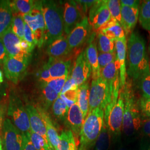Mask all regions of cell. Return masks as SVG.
<instances>
[{
	"instance_id": "c3c4849f",
	"label": "cell",
	"mask_w": 150,
	"mask_h": 150,
	"mask_svg": "<svg viewBox=\"0 0 150 150\" xmlns=\"http://www.w3.org/2000/svg\"><path fill=\"white\" fill-rule=\"evenodd\" d=\"M22 134L23 139V150H37L26 134L25 133Z\"/></svg>"
},
{
	"instance_id": "603a6c76",
	"label": "cell",
	"mask_w": 150,
	"mask_h": 150,
	"mask_svg": "<svg viewBox=\"0 0 150 150\" xmlns=\"http://www.w3.org/2000/svg\"><path fill=\"white\" fill-rule=\"evenodd\" d=\"M70 51L67 38L64 35L49 45L46 50L50 57L54 59L64 56Z\"/></svg>"
},
{
	"instance_id": "7a4b0ae2",
	"label": "cell",
	"mask_w": 150,
	"mask_h": 150,
	"mask_svg": "<svg viewBox=\"0 0 150 150\" xmlns=\"http://www.w3.org/2000/svg\"><path fill=\"white\" fill-rule=\"evenodd\" d=\"M129 69L127 74L137 81L140 75L150 64L144 38L137 32H132L128 41Z\"/></svg>"
},
{
	"instance_id": "60d3db41",
	"label": "cell",
	"mask_w": 150,
	"mask_h": 150,
	"mask_svg": "<svg viewBox=\"0 0 150 150\" xmlns=\"http://www.w3.org/2000/svg\"><path fill=\"white\" fill-rule=\"evenodd\" d=\"M69 75H65L63 77L52 79L50 82L47 83L48 86L52 88L56 92H57L60 95L62 88L64 87V83L68 78Z\"/></svg>"
},
{
	"instance_id": "11a10c76",
	"label": "cell",
	"mask_w": 150,
	"mask_h": 150,
	"mask_svg": "<svg viewBox=\"0 0 150 150\" xmlns=\"http://www.w3.org/2000/svg\"><path fill=\"white\" fill-rule=\"evenodd\" d=\"M0 150H3V146H2V138L1 135L0 134Z\"/></svg>"
},
{
	"instance_id": "ee69618b",
	"label": "cell",
	"mask_w": 150,
	"mask_h": 150,
	"mask_svg": "<svg viewBox=\"0 0 150 150\" xmlns=\"http://www.w3.org/2000/svg\"><path fill=\"white\" fill-rule=\"evenodd\" d=\"M79 87L76 83L75 81L71 77V76L69 75L68 78L64 83L62 90L60 94L64 93V92H66V91H69V90L77 89L79 88Z\"/></svg>"
},
{
	"instance_id": "4dcf8cb0",
	"label": "cell",
	"mask_w": 150,
	"mask_h": 150,
	"mask_svg": "<svg viewBox=\"0 0 150 150\" xmlns=\"http://www.w3.org/2000/svg\"><path fill=\"white\" fill-rule=\"evenodd\" d=\"M139 20L142 27L150 32V0L142 1L139 6Z\"/></svg>"
},
{
	"instance_id": "db71d44e",
	"label": "cell",
	"mask_w": 150,
	"mask_h": 150,
	"mask_svg": "<svg viewBox=\"0 0 150 150\" xmlns=\"http://www.w3.org/2000/svg\"><path fill=\"white\" fill-rule=\"evenodd\" d=\"M4 81V77H3V74L1 71L0 70V85Z\"/></svg>"
},
{
	"instance_id": "b9f144b4",
	"label": "cell",
	"mask_w": 150,
	"mask_h": 150,
	"mask_svg": "<svg viewBox=\"0 0 150 150\" xmlns=\"http://www.w3.org/2000/svg\"><path fill=\"white\" fill-rule=\"evenodd\" d=\"M38 78L40 79V83H47L48 82L52 80L50 72L48 63H46L43 65V67L40 71Z\"/></svg>"
},
{
	"instance_id": "f546056e",
	"label": "cell",
	"mask_w": 150,
	"mask_h": 150,
	"mask_svg": "<svg viewBox=\"0 0 150 150\" xmlns=\"http://www.w3.org/2000/svg\"><path fill=\"white\" fill-rule=\"evenodd\" d=\"M57 150H77L75 137L70 129L64 130L59 135Z\"/></svg>"
},
{
	"instance_id": "816d5d0a",
	"label": "cell",
	"mask_w": 150,
	"mask_h": 150,
	"mask_svg": "<svg viewBox=\"0 0 150 150\" xmlns=\"http://www.w3.org/2000/svg\"><path fill=\"white\" fill-rule=\"evenodd\" d=\"M142 127L144 134L150 137V118H149L144 121Z\"/></svg>"
},
{
	"instance_id": "9a60e30c",
	"label": "cell",
	"mask_w": 150,
	"mask_h": 150,
	"mask_svg": "<svg viewBox=\"0 0 150 150\" xmlns=\"http://www.w3.org/2000/svg\"><path fill=\"white\" fill-rule=\"evenodd\" d=\"M91 74V66L87 59L85 50L77 57L71 76L79 87L87 82Z\"/></svg>"
},
{
	"instance_id": "ac0fdd59",
	"label": "cell",
	"mask_w": 150,
	"mask_h": 150,
	"mask_svg": "<svg viewBox=\"0 0 150 150\" xmlns=\"http://www.w3.org/2000/svg\"><path fill=\"white\" fill-rule=\"evenodd\" d=\"M84 121L82 113L77 102L69 108L64 122L73 133L75 139L77 141L80 137L81 131Z\"/></svg>"
},
{
	"instance_id": "52a82bcc",
	"label": "cell",
	"mask_w": 150,
	"mask_h": 150,
	"mask_svg": "<svg viewBox=\"0 0 150 150\" xmlns=\"http://www.w3.org/2000/svg\"><path fill=\"white\" fill-rule=\"evenodd\" d=\"M101 76L106 82L111 97V104L108 110L105 112V117L115 105L120 92L121 83L120 77V67L117 58L101 70Z\"/></svg>"
},
{
	"instance_id": "d4e9b609",
	"label": "cell",
	"mask_w": 150,
	"mask_h": 150,
	"mask_svg": "<svg viewBox=\"0 0 150 150\" xmlns=\"http://www.w3.org/2000/svg\"><path fill=\"white\" fill-rule=\"evenodd\" d=\"M12 17L10 1H0V38L11 27Z\"/></svg>"
},
{
	"instance_id": "9c48e42d",
	"label": "cell",
	"mask_w": 150,
	"mask_h": 150,
	"mask_svg": "<svg viewBox=\"0 0 150 150\" xmlns=\"http://www.w3.org/2000/svg\"><path fill=\"white\" fill-rule=\"evenodd\" d=\"M1 132L3 150H23V134L10 118L4 120Z\"/></svg>"
},
{
	"instance_id": "91938a15",
	"label": "cell",
	"mask_w": 150,
	"mask_h": 150,
	"mask_svg": "<svg viewBox=\"0 0 150 150\" xmlns=\"http://www.w3.org/2000/svg\"><path fill=\"white\" fill-rule=\"evenodd\" d=\"M149 150H150V148L149 149Z\"/></svg>"
},
{
	"instance_id": "8992f818",
	"label": "cell",
	"mask_w": 150,
	"mask_h": 150,
	"mask_svg": "<svg viewBox=\"0 0 150 150\" xmlns=\"http://www.w3.org/2000/svg\"><path fill=\"white\" fill-rule=\"evenodd\" d=\"M7 115L12 122L22 133H27L31 131L26 106L20 97L14 92H11L9 96Z\"/></svg>"
},
{
	"instance_id": "7bdbcfd3",
	"label": "cell",
	"mask_w": 150,
	"mask_h": 150,
	"mask_svg": "<svg viewBox=\"0 0 150 150\" xmlns=\"http://www.w3.org/2000/svg\"><path fill=\"white\" fill-rule=\"evenodd\" d=\"M23 39L26 40L28 43L32 45L33 46L35 47L37 45V42L35 40L34 35L32 32L31 28L25 22V30H24V38Z\"/></svg>"
},
{
	"instance_id": "5bb4252c",
	"label": "cell",
	"mask_w": 150,
	"mask_h": 150,
	"mask_svg": "<svg viewBox=\"0 0 150 150\" xmlns=\"http://www.w3.org/2000/svg\"><path fill=\"white\" fill-rule=\"evenodd\" d=\"M91 28L88 17L85 16L67 37L70 50L77 48L85 42L89 37Z\"/></svg>"
},
{
	"instance_id": "83f0119b",
	"label": "cell",
	"mask_w": 150,
	"mask_h": 150,
	"mask_svg": "<svg viewBox=\"0 0 150 150\" xmlns=\"http://www.w3.org/2000/svg\"><path fill=\"white\" fill-rule=\"evenodd\" d=\"M35 4L36 1L32 0H15L10 1L12 13L23 16L32 11Z\"/></svg>"
},
{
	"instance_id": "484cf974",
	"label": "cell",
	"mask_w": 150,
	"mask_h": 150,
	"mask_svg": "<svg viewBox=\"0 0 150 150\" xmlns=\"http://www.w3.org/2000/svg\"><path fill=\"white\" fill-rule=\"evenodd\" d=\"M47 63L52 79L69 75L71 65L70 61L55 60L54 59L50 57Z\"/></svg>"
},
{
	"instance_id": "7402d4cb",
	"label": "cell",
	"mask_w": 150,
	"mask_h": 150,
	"mask_svg": "<svg viewBox=\"0 0 150 150\" xmlns=\"http://www.w3.org/2000/svg\"><path fill=\"white\" fill-rule=\"evenodd\" d=\"M37 108L43 118L50 144L54 147V150H57L59 143V135L57 132V129L54 126L52 119L48 115L47 111L41 107H38Z\"/></svg>"
},
{
	"instance_id": "ffe728a7",
	"label": "cell",
	"mask_w": 150,
	"mask_h": 150,
	"mask_svg": "<svg viewBox=\"0 0 150 150\" xmlns=\"http://www.w3.org/2000/svg\"><path fill=\"white\" fill-rule=\"evenodd\" d=\"M116 58L120 67V77L121 87H122L126 82V57L127 48L126 38L117 40L115 42Z\"/></svg>"
},
{
	"instance_id": "6f0895ef",
	"label": "cell",
	"mask_w": 150,
	"mask_h": 150,
	"mask_svg": "<svg viewBox=\"0 0 150 150\" xmlns=\"http://www.w3.org/2000/svg\"><path fill=\"white\" fill-rule=\"evenodd\" d=\"M149 52H150V45H149Z\"/></svg>"
},
{
	"instance_id": "7dc6e473",
	"label": "cell",
	"mask_w": 150,
	"mask_h": 150,
	"mask_svg": "<svg viewBox=\"0 0 150 150\" xmlns=\"http://www.w3.org/2000/svg\"><path fill=\"white\" fill-rule=\"evenodd\" d=\"M77 3L81 6L82 7V11L83 13H86L87 10L88 8H90L93 4L96 2V1H93V0H80V1H76Z\"/></svg>"
},
{
	"instance_id": "2e32d148",
	"label": "cell",
	"mask_w": 150,
	"mask_h": 150,
	"mask_svg": "<svg viewBox=\"0 0 150 150\" xmlns=\"http://www.w3.org/2000/svg\"><path fill=\"white\" fill-rule=\"evenodd\" d=\"M5 46L7 56L10 57L30 56L20 48L21 39L16 35L10 27L0 38Z\"/></svg>"
},
{
	"instance_id": "cb8c5ba5",
	"label": "cell",
	"mask_w": 150,
	"mask_h": 150,
	"mask_svg": "<svg viewBox=\"0 0 150 150\" xmlns=\"http://www.w3.org/2000/svg\"><path fill=\"white\" fill-rule=\"evenodd\" d=\"M85 51L87 59L92 69V80H96L101 77V70L98 64V54L96 43L92 41L87 47Z\"/></svg>"
},
{
	"instance_id": "3957f363",
	"label": "cell",
	"mask_w": 150,
	"mask_h": 150,
	"mask_svg": "<svg viewBox=\"0 0 150 150\" xmlns=\"http://www.w3.org/2000/svg\"><path fill=\"white\" fill-rule=\"evenodd\" d=\"M121 91L123 94L125 102L122 129L125 134L131 136L141 127V121L131 81L126 80Z\"/></svg>"
},
{
	"instance_id": "ba28073f",
	"label": "cell",
	"mask_w": 150,
	"mask_h": 150,
	"mask_svg": "<svg viewBox=\"0 0 150 150\" xmlns=\"http://www.w3.org/2000/svg\"><path fill=\"white\" fill-rule=\"evenodd\" d=\"M23 19L25 22L31 28L34 35L37 45L41 47L44 45V34L45 23L42 10L41 1H36L35 7L32 11L25 15Z\"/></svg>"
},
{
	"instance_id": "f5cc1de1",
	"label": "cell",
	"mask_w": 150,
	"mask_h": 150,
	"mask_svg": "<svg viewBox=\"0 0 150 150\" xmlns=\"http://www.w3.org/2000/svg\"><path fill=\"white\" fill-rule=\"evenodd\" d=\"M5 114V107L3 105L0 103V131H1L3 124H4V118Z\"/></svg>"
},
{
	"instance_id": "1f68e13d",
	"label": "cell",
	"mask_w": 150,
	"mask_h": 150,
	"mask_svg": "<svg viewBox=\"0 0 150 150\" xmlns=\"http://www.w3.org/2000/svg\"><path fill=\"white\" fill-rule=\"evenodd\" d=\"M139 89L145 99L150 98V64L147 66L137 81Z\"/></svg>"
},
{
	"instance_id": "e575fe53",
	"label": "cell",
	"mask_w": 150,
	"mask_h": 150,
	"mask_svg": "<svg viewBox=\"0 0 150 150\" xmlns=\"http://www.w3.org/2000/svg\"><path fill=\"white\" fill-rule=\"evenodd\" d=\"M12 14L13 17L11 23V30L21 40L23 39L25 25L23 17L17 13H12Z\"/></svg>"
},
{
	"instance_id": "5b68a950",
	"label": "cell",
	"mask_w": 150,
	"mask_h": 150,
	"mask_svg": "<svg viewBox=\"0 0 150 150\" xmlns=\"http://www.w3.org/2000/svg\"><path fill=\"white\" fill-rule=\"evenodd\" d=\"M111 104V97L106 82L101 76L92 80L89 92V110L91 112L96 108H101L106 112Z\"/></svg>"
},
{
	"instance_id": "f6af8a7d",
	"label": "cell",
	"mask_w": 150,
	"mask_h": 150,
	"mask_svg": "<svg viewBox=\"0 0 150 150\" xmlns=\"http://www.w3.org/2000/svg\"><path fill=\"white\" fill-rule=\"evenodd\" d=\"M140 107L145 116L150 118V98H142L140 101Z\"/></svg>"
},
{
	"instance_id": "f1b7e54d",
	"label": "cell",
	"mask_w": 150,
	"mask_h": 150,
	"mask_svg": "<svg viewBox=\"0 0 150 150\" xmlns=\"http://www.w3.org/2000/svg\"><path fill=\"white\" fill-rule=\"evenodd\" d=\"M41 88L43 103V107L41 108L47 111L56 100L59 96V94L48 86L47 83H41Z\"/></svg>"
},
{
	"instance_id": "9f6ffc18",
	"label": "cell",
	"mask_w": 150,
	"mask_h": 150,
	"mask_svg": "<svg viewBox=\"0 0 150 150\" xmlns=\"http://www.w3.org/2000/svg\"><path fill=\"white\" fill-rule=\"evenodd\" d=\"M79 150H87V149L80 145V148H79Z\"/></svg>"
},
{
	"instance_id": "836d02e7",
	"label": "cell",
	"mask_w": 150,
	"mask_h": 150,
	"mask_svg": "<svg viewBox=\"0 0 150 150\" xmlns=\"http://www.w3.org/2000/svg\"><path fill=\"white\" fill-rule=\"evenodd\" d=\"M98 47L100 52L110 53L116 51V41L101 32H98Z\"/></svg>"
},
{
	"instance_id": "680465c9",
	"label": "cell",
	"mask_w": 150,
	"mask_h": 150,
	"mask_svg": "<svg viewBox=\"0 0 150 150\" xmlns=\"http://www.w3.org/2000/svg\"><path fill=\"white\" fill-rule=\"evenodd\" d=\"M123 150V149H120V150Z\"/></svg>"
},
{
	"instance_id": "4316f807",
	"label": "cell",
	"mask_w": 150,
	"mask_h": 150,
	"mask_svg": "<svg viewBox=\"0 0 150 150\" xmlns=\"http://www.w3.org/2000/svg\"><path fill=\"white\" fill-rule=\"evenodd\" d=\"M89 83L87 82L79 87L77 104L82 113L84 121L85 120L89 110Z\"/></svg>"
},
{
	"instance_id": "74e56055",
	"label": "cell",
	"mask_w": 150,
	"mask_h": 150,
	"mask_svg": "<svg viewBox=\"0 0 150 150\" xmlns=\"http://www.w3.org/2000/svg\"><path fill=\"white\" fill-rule=\"evenodd\" d=\"M107 6L113 18L116 20L121 23V5L120 1L107 0Z\"/></svg>"
},
{
	"instance_id": "f907efd6",
	"label": "cell",
	"mask_w": 150,
	"mask_h": 150,
	"mask_svg": "<svg viewBox=\"0 0 150 150\" xmlns=\"http://www.w3.org/2000/svg\"><path fill=\"white\" fill-rule=\"evenodd\" d=\"M139 1L137 0H121L120 1L121 5L126 6L130 7L139 8Z\"/></svg>"
},
{
	"instance_id": "8d00e7d4",
	"label": "cell",
	"mask_w": 150,
	"mask_h": 150,
	"mask_svg": "<svg viewBox=\"0 0 150 150\" xmlns=\"http://www.w3.org/2000/svg\"><path fill=\"white\" fill-rule=\"evenodd\" d=\"M110 130L104 124L102 131L96 141V150H108L110 143Z\"/></svg>"
},
{
	"instance_id": "6da1fadb",
	"label": "cell",
	"mask_w": 150,
	"mask_h": 150,
	"mask_svg": "<svg viewBox=\"0 0 150 150\" xmlns=\"http://www.w3.org/2000/svg\"><path fill=\"white\" fill-rule=\"evenodd\" d=\"M41 6L45 23L44 45L48 46L63 36L64 8L54 1H41Z\"/></svg>"
},
{
	"instance_id": "e0dca14e",
	"label": "cell",
	"mask_w": 150,
	"mask_h": 150,
	"mask_svg": "<svg viewBox=\"0 0 150 150\" xmlns=\"http://www.w3.org/2000/svg\"><path fill=\"white\" fill-rule=\"evenodd\" d=\"M25 106L28 115L31 129L33 132L41 136L48 144L51 145L48 139L43 118L38 111L37 107H35L31 104H27Z\"/></svg>"
},
{
	"instance_id": "ab89813d",
	"label": "cell",
	"mask_w": 150,
	"mask_h": 150,
	"mask_svg": "<svg viewBox=\"0 0 150 150\" xmlns=\"http://www.w3.org/2000/svg\"><path fill=\"white\" fill-rule=\"evenodd\" d=\"M116 58V51L110 53H102L99 52L98 55V64L101 72L102 69H103L107 65L111 63L114 59Z\"/></svg>"
},
{
	"instance_id": "681fc988",
	"label": "cell",
	"mask_w": 150,
	"mask_h": 150,
	"mask_svg": "<svg viewBox=\"0 0 150 150\" xmlns=\"http://www.w3.org/2000/svg\"><path fill=\"white\" fill-rule=\"evenodd\" d=\"M7 57V54L5 46L0 38V65L4 64L6 57Z\"/></svg>"
},
{
	"instance_id": "7c38bea8",
	"label": "cell",
	"mask_w": 150,
	"mask_h": 150,
	"mask_svg": "<svg viewBox=\"0 0 150 150\" xmlns=\"http://www.w3.org/2000/svg\"><path fill=\"white\" fill-rule=\"evenodd\" d=\"M111 18L107 6V0H101L96 1L90 8L88 19L91 28L97 32Z\"/></svg>"
},
{
	"instance_id": "d590c367",
	"label": "cell",
	"mask_w": 150,
	"mask_h": 150,
	"mask_svg": "<svg viewBox=\"0 0 150 150\" xmlns=\"http://www.w3.org/2000/svg\"><path fill=\"white\" fill-rule=\"evenodd\" d=\"M26 134L37 150H54L41 136L33 132L32 130Z\"/></svg>"
},
{
	"instance_id": "277c9868",
	"label": "cell",
	"mask_w": 150,
	"mask_h": 150,
	"mask_svg": "<svg viewBox=\"0 0 150 150\" xmlns=\"http://www.w3.org/2000/svg\"><path fill=\"white\" fill-rule=\"evenodd\" d=\"M105 124V111L96 108L88 112L80 133V145L87 149L96 143Z\"/></svg>"
},
{
	"instance_id": "d6a6232c",
	"label": "cell",
	"mask_w": 150,
	"mask_h": 150,
	"mask_svg": "<svg viewBox=\"0 0 150 150\" xmlns=\"http://www.w3.org/2000/svg\"><path fill=\"white\" fill-rule=\"evenodd\" d=\"M69 110V108L60 96L52 105V111L54 116L60 121H65Z\"/></svg>"
},
{
	"instance_id": "4fadbf2b",
	"label": "cell",
	"mask_w": 150,
	"mask_h": 150,
	"mask_svg": "<svg viewBox=\"0 0 150 150\" xmlns=\"http://www.w3.org/2000/svg\"><path fill=\"white\" fill-rule=\"evenodd\" d=\"M63 8L64 32L68 35L84 17H82L83 12L76 1L66 2Z\"/></svg>"
},
{
	"instance_id": "f35d334b",
	"label": "cell",
	"mask_w": 150,
	"mask_h": 150,
	"mask_svg": "<svg viewBox=\"0 0 150 150\" xmlns=\"http://www.w3.org/2000/svg\"><path fill=\"white\" fill-rule=\"evenodd\" d=\"M79 95V88L66 91L64 93L60 94L59 96L64 101L67 106L70 108L77 102Z\"/></svg>"
},
{
	"instance_id": "8fae6325",
	"label": "cell",
	"mask_w": 150,
	"mask_h": 150,
	"mask_svg": "<svg viewBox=\"0 0 150 150\" xmlns=\"http://www.w3.org/2000/svg\"><path fill=\"white\" fill-rule=\"evenodd\" d=\"M124 110L125 102L123 94L120 90L117 102L112 107L107 116L105 117V123L113 134L118 135L122 129Z\"/></svg>"
},
{
	"instance_id": "30bf717a",
	"label": "cell",
	"mask_w": 150,
	"mask_h": 150,
	"mask_svg": "<svg viewBox=\"0 0 150 150\" xmlns=\"http://www.w3.org/2000/svg\"><path fill=\"white\" fill-rule=\"evenodd\" d=\"M30 56L10 57L7 56L4 64L6 78L14 83H17L25 72Z\"/></svg>"
},
{
	"instance_id": "bcb514c9",
	"label": "cell",
	"mask_w": 150,
	"mask_h": 150,
	"mask_svg": "<svg viewBox=\"0 0 150 150\" xmlns=\"http://www.w3.org/2000/svg\"><path fill=\"white\" fill-rule=\"evenodd\" d=\"M20 48L24 52L31 54L35 47L24 39H22L20 41Z\"/></svg>"
},
{
	"instance_id": "44dd1931",
	"label": "cell",
	"mask_w": 150,
	"mask_h": 150,
	"mask_svg": "<svg viewBox=\"0 0 150 150\" xmlns=\"http://www.w3.org/2000/svg\"><path fill=\"white\" fill-rule=\"evenodd\" d=\"M97 32H101L115 41L126 38L123 28L120 23L112 17L100 27Z\"/></svg>"
},
{
	"instance_id": "d6986e66",
	"label": "cell",
	"mask_w": 150,
	"mask_h": 150,
	"mask_svg": "<svg viewBox=\"0 0 150 150\" xmlns=\"http://www.w3.org/2000/svg\"><path fill=\"white\" fill-rule=\"evenodd\" d=\"M139 17V8L121 5V22L125 34L128 35L133 32Z\"/></svg>"
}]
</instances>
